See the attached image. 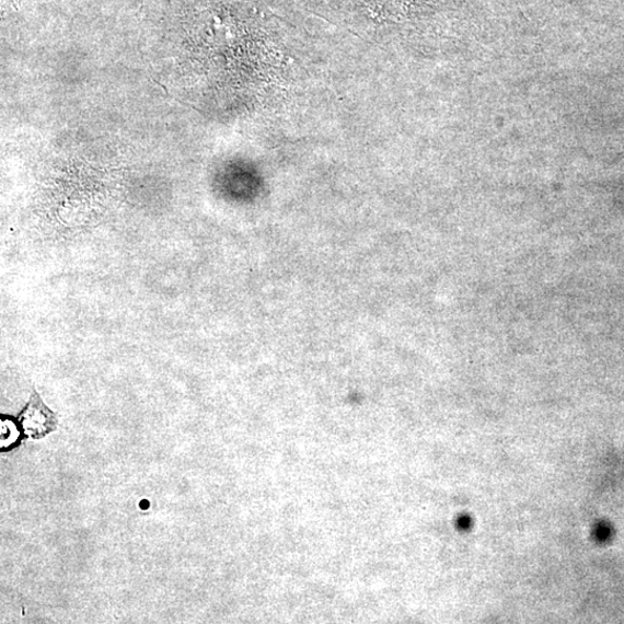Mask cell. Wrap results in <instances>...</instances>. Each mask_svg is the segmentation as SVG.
Listing matches in <instances>:
<instances>
[{"label": "cell", "mask_w": 624, "mask_h": 624, "mask_svg": "<svg viewBox=\"0 0 624 624\" xmlns=\"http://www.w3.org/2000/svg\"><path fill=\"white\" fill-rule=\"evenodd\" d=\"M24 434L32 439L38 440L54 431L57 427L55 413L34 392L31 401L19 418Z\"/></svg>", "instance_id": "1"}, {"label": "cell", "mask_w": 624, "mask_h": 624, "mask_svg": "<svg viewBox=\"0 0 624 624\" xmlns=\"http://www.w3.org/2000/svg\"><path fill=\"white\" fill-rule=\"evenodd\" d=\"M18 437L19 432L15 425L10 420H2V449L14 444Z\"/></svg>", "instance_id": "2"}]
</instances>
